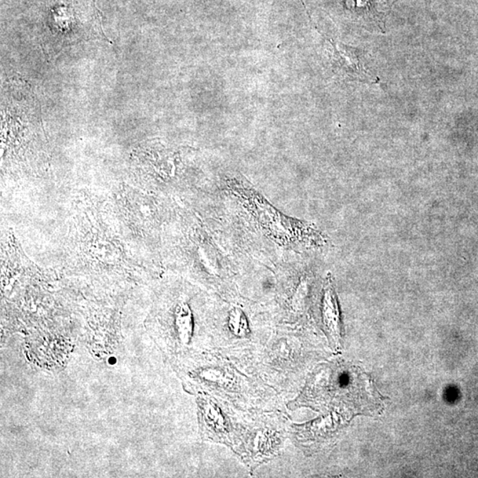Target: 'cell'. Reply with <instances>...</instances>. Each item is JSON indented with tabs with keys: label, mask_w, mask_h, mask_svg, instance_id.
<instances>
[{
	"label": "cell",
	"mask_w": 478,
	"mask_h": 478,
	"mask_svg": "<svg viewBox=\"0 0 478 478\" xmlns=\"http://www.w3.org/2000/svg\"><path fill=\"white\" fill-rule=\"evenodd\" d=\"M326 39L332 48V63L338 72L353 79H359L360 81H370L371 76L365 68L363 54L359 49L345 46L331 38Z\"/></svg>",
	"instance_id": "obj_1"
},
{
	"label": "cell",
	"mask_w": 478,
	"mask_h": 478,
	"mask_svg": "<svg viewBox=\"0 0 478 478\" xmlns=\"http://www.w3.org/2000/svg\"><path fill=\"white\" fill-rule=\"evenodd\" d=\"M229 319H231V326L233 330L238 331L239 333L246 330V318H244L242 311H240L239 309L234 310Z\"/></svg>",
	"instance_id": "obj_2"
}]
</instances>
